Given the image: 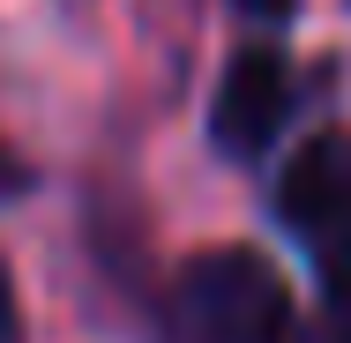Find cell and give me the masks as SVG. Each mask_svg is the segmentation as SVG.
Listing matches in <instances>:
<instances>
[{"label": "cell", "instance_id": "cell-6", "mask_svg": "<svg viewBox=\"0 0 351 343\" xmlns=\"http://www.w3.org/2000/svg\"><path fill=\"white\" fill-rule=\"evenodd\" d=\"M30 187H38V172H30V164L0 142V194H30Z\"/></svg>", "mask_w": 351, "mask_h": 343}, {"label": "cell", "instance_id": "cell-1", "mask_svg": "<svg viewBox=\"0 0 351 343\" xmlns=\"http://www.w3.org/2000/svg\"><path fill=\"white\" fill-rule=\"evenodd\" d=\"M157 314H165V343H306L291 283L254 246L187 254L165 283Z\"/></svg>", "mask_w": 351, "mask_h": 343}, {"label": "cell", "instance_id": "cell-4", "mask_svg": "<svg viewBox=\"0 0 351 343\" xmlns=\"http://www.w3.org/2000/svg\"><path fill=\"white\" fill-rule=\"evenodd\" d=\"M232 8H239V15L254 23V30H269V38L299 23V0H232Z\"/></svg>", "mask_w": 351, "mask_h": 343}, {"label": "cell", "instance_id": "cell-2", "mask_svg": "<svg viewBox=\"0 0 351 343\" xmlns=\"http://www.w3.org/2000/svg\"><path fill=\"white\" fill-rule=\"evenodd\" d=\"M277 231L314 262L322 298L351 306V127H314L269 179Z\"/></svg>", "mask_w": 351, "mask_h": 343}, {"label": "cell", "instance_id": "cell-7", "mask_svg": "<svg viewBox=\"0 0 351 343\" xmlns=\"http://www.w3.org/2000/svg\"><path fill=\"white\" fill-rule=\"evenodd\" d=\"M314 343H351V306H329V329H322Z\"/></svg>", "mask_w": 351, "mask_h": 343}, {"label": "cell", "instance_id": "cell-3", "mask_svg": "<svg viewBox=\"0 0 351 343\" xmlns=\"http://www.w3.org/2000/svg\"><path fill=\"white\" fill-rule=\"evenodd\" d=\"M329 68H299L277 38H247L224 68H217V90H210V149L232 157V164H262L277 135L291 127V112L314 97V82Z\"/></svg>", "mask_w": 351, "mask_h": 343}, {"label": "cell", "instance_id": "cell-5", "mask_svg": "<svg viewBox=\"0 0 351 343\" xmlns=\"http://www.w3.org/2000/svg\"><path fill=\"white\" fill-rule=\"evenodd\" d=\"M0 343H30V336H23V298H15L8 262H0Z\"/></svg>", "mask_w": 351, "mask_h": 343}]
</instances>
